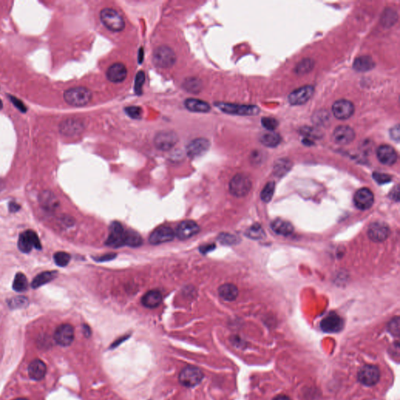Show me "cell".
<instances>
[{
  "mask_svg": "<svg viewBox=\"0 0 400 400\" xmlns=\"http://www.w3.org/2000/svg\"><path fill=\"white\" fill-rule=\"evenodd\" d=\"M92 94L89 89L85 87L71 88L66 90L64 99L68 105L72 107H84L90 103Z\"/></svg>",
  "mask_w": 400,
  "mask_h": 400,
  "instance_id": "cell-1",
  "label": "cell"
},
{
  "mask_svg": "<svg viewBox=\"0 0 400 400\" xmlns=\"http://www.w3.org/2000/svg\"><path fill=\"white\" fill-rule=\"evenodd\" d=\"M46 371V365L41 359H34L28 366V375L35 381H39L45 377Z\"/></svg>",
  "mask_w": 400,
  "mask_h": 400,
  "instance_id": "cell-24",
  "label": "cell"
},
{
  "mask_svg": "<svg viewBox=\"0 0 400 400\" xmlns=\"http://www.w3.org/2000/svg\"><path fill=\"white\" fill-rule=\"evenodd\" d=\"M313 67V61L310 59H305L295 67V72L298 74H305L309 73Z\"/></svg>",
  "mask_w": 400,
  "mask_h": 400,
  "instance_id": "cell-39",
  "label": "cell"
},
{
  "mask_svg": "<svg viewBox=\"0 0 400 400\" xmlns=\"http://www.w3.org/2000/svg\"><path fill=\"white\" fill-rule=\"evenodd\" d=\"M397 21V14L396 12L393 10H387L386 11L384 12L382 18H381V22H382L384 26L389 27V26H393Z\"/></svg>",
  "mask_w": 400,
  "mask_h": 400,
  "instance_id": "cell-40",
  "label": "cell"
},
{
  "mask_svg": "<svg viewBox=\"0 0 400 400\" xmlns=\"http://www.w3.org/2000/svg\"><path fill=\"white\" fill-rule=\"evenodd\" d=\"M291 168V163L288 159H280L279 161L275 163L274 167V174L277 176H283Z\"/></svg>",
  "mask_w": 400,
  "mask_h": 400,
  "instance_id": "cell-37",
  "label": "cell"
},
{
  "mask_svg": "<svg viewBox=\"0 0 400 400\" xmlns=\"http://www.w3.org/2000/svg\"><path fill=\"white\" fill-rule=\"evenodd\" d=\"M377 156L379 161L387 166L395 164L398 158L396 150L388 145H383L378 149Z\"/></svg>",
  "mask_w": 400,
  "mask_h": 400,
  "instance_id": "cell-23",
  "label": "cell"
},
{
  "mask_svg": "<svg viewBox=\"0 0 400 400\" xmlns=\"http://www.w3.org/2000/svg\"><path fill=\"white\" fill-rule=\"evenodd\" d=\"M83 330L85 335H86V337H89L90 334H91V330H90L89 328L87 325H84Z\"/></svg>",
  "mask_w": 400,
  "mask_h": 400,
  "instance_id": "cell-55",
  "label": "cell"
},
{
  "mask_svg": "<svg viewBox=\"0 0 400 400\" xmlns=\"http://www.w3.org/2000/svg\"><path fill=\"white\" fill-rule=\"evenodd\" d=\"M163 301V295L157 290H151L146 292L142 298V304L144 307L154 309L159 307Z\"/></svg>",
  "mask_w": 400,
  "mask_h": 400,
  "instance_id": "cell-25",
  "label": "cell"
},
{
  "mask_svg": "<svg viewBox=\"0 0 400 400\" xmlns=\"http://www.w3.org/2000/svg\"><path fill=\"white\" fill-rule=\"evenodd\" d=\"M389 332L394 335L398 336L400 334V318L399 317L393 319V321L389 323Z\"/></svg>",
  "mask_w": 400,
  "mask_h": 400,
  "instance_id": "cell-48",
  "label": "cell"
},
{
  "mask_svg": "<svg viewBox=\"0 0 400 400\" xmlns=\"http://www.w3.org/2000/svg\"><path fill=\"white\" fill-rule=\"evenodd\" d=\"M176 54L171 47L167 45H160L154 50L153 54V62L157 67H171L176 62Z\"/></svg>",
  "mask_w": 400,
  "mask_h": 400,
  "instance_id": "cell-3",
  "label": "cell"
},
{
  "mask_svg": "<svg viewBox=\"0 0 400 400\" xmlns=\"http://www.w3.org/2000/svg\"><path fill=\"white\" fill-rule=\"evenodd\" d=\"M265 231L263 229L261 224L254 223L253 226H251L249 229L245 232V235L252 239H261L265 237Z\"/></svg>",
  "mask_w": 400,
  "mask_h": 400,
  "instance_id": "cell-36",
  "label": "cell"
},
{
  "mask_svg": "<svg viewBox=\"0 0 400 400\" xmlns=\"http://www.w3.org/2000/svg\"><path fill=\"white\" fill-rule=\"evenodd\" d=\"M218 293L226 301H234L238 297L239 289L233 284H224L219 288Z\"/></svg>",
  "mask_w": 400,
  "mask_h": 400,
  "instance_id": "cell-29",
  "label": "cell"
},
{
  "mask_svg": "<svg viewBox=\"0 0 400 400\" xmlns=\"http://www.w3.org/2000/svg\"><path fill=\"white\" fill-rule=\"evenodd\" d=\"M9 306L11 308H22V307H26L28 303L27 299L23 296H17V297L13 298L9 301Z\"/></svg>",
  "mask_w": 400,
  "mask_h": 400,
  "instance_id": "cell-45",
  "label": "cell"
},
{
  "mask_svg": "<svg viewBox=\"0 0 400 400\" xmlns=\"http://www.w3.org/2000/svg\"><path fill=\"white\" fill-rule=\"evenodd\" d=\"M54 338L60 346H70L74 339V328L69 324L60 325L55 332Z\"/></svg>",
  "mask_w": 400,
  "mask_h": 400,
  "instance_id": "cell-15",
  "label": "cell"
},
{
  "mask_svg": "<svg viewBox=\"0 0 400 400\" xmlns=\"http://www.w3.org/2000/svg\"><path fill=\"white\" fill-rule=\"evenodd\" d=\"M128 70L125 65L116 63L111 65L107 71V79L113 83H121L126 79Z\"/></svg>",
  "mask_w": 400,
  "mask_h": 400,
  "instance_id": "cell-22",
  "label": "cell"
},
{
  "mask_svg": "<svg viewBox=\"0 0 400 400\" xmlns=\"http://www.w3.org/2000/svg\"><path fill=\"white\" fill-rule=\"evenodd\" d=\"M183 88L191 93L197 94L202 89V82L196 77L186 78L183 82Z\"/></svg>",
  "mask_w": 400,
  "mask_h": 400,
  "instance_id": "cell-32",
  "label": "cell"
},
{
  "mask_svg": "<svg viewBox=\"0 0 400 400\" xmlns=\"http://www.w3.org/2000/svg\"><path fill=\"white\" fill-rule=\"evenodd\" d=\"M125 111L131 118L135 119V120H139L142 118V109L140 107H137V106L128 107L125 108Z\"/></svg>",
  "mask_w": 400,
  "mask_h": 400,
  "instance_id": "cell-43",
  "label": "cell"
},
{
  "mask_svg": "<svg viewBox=\"0 0 400 400\" xmlns=\"http://www.w3.org/2000/svg\"><path fill=\"white\" fill-rule=\"evenodd\" d=\"M271 228L276 234L282 236L291 235L294 231V227L290 222L280 218L272 222Z\"/></svg>",
  "mask_w": 400,
  "mask_h": 400,
  "instance_id": "cell-26",
  "label": "cell"
},
{
  "mask_svg": "<svg viewBox=\"0 0 400 400\" xmlns=\"http://www.w3.org/2000/svg\"><path fill=\"white\" fill-rule=\"evenodd\" d=\"M381 372L377 366L367 364L358 371V381L365 386H374L378 382Z\"/></svg>",
  "mask_w": 400,
  "mask_h": 400,
  "instance_id": "cell-7",
  "label": "cell"
},
{
  "mask_svg": "<svg viewBox=\"0 0 400 400\" xmlns=\"http://www.w3.org/2000/svg\"><path fill=\"white\" fill-rule=\"evenodd\" d=\"M100 20L103 25L113 31H121L125 27V20L117 10L105 8L100 12Z\"/></svg>",
  "mask_w": 400,
  "mask_h": 400,
  "instance_id": "cell-2",
  "label": "cell"
},
{
  "mask_svg": "<svg viewBox=\"0 0 400 400\" xmlns=\"http://www.w3.org/2000/svg\"><path fill=\"white\" fill-rule=\"evenodd\" d=\"M2 107H3V103H2V100L0 99V110H2Z\"/></svg>",
  "mask_w": 400,
  "mask_h": 400,
  "instance_id": "cell-57",
  "label": "cell"
},
{
  "mask_svg": "<svg viewBox=\"0 0 400 400\" xmlns=\"http://www.w3.org/2000/svg\"><path fill=\"white\" fill-rule=\"evenodd\" d=\"M220 243H223L224 245H233L237 242V238L235 235L231 234H221L218 237Z\"/></svg>",
  "mask_w": 400,
  "mask_h": 400,
  "instance_id": "cell-46",
  "label": "cell"
},
{
  "mask_svg": "<svg viewBox=\"0 0 400 400\" xmlns=\"http://www.w3.org/2000/svg\"><path fill=\"white\" fill-rule=\"evenodd\" d=\"M175 237V232L172 228L167 226H160L152 232L149 241L152 245H159L169 243Z\"/></svg>",
  "mask_w": 400,
  "mask_h": 400,
  "instance_id": "cell-13",
  "label": "cell"
},
{
  "mask_svg": "<svg viewBox=\"0 0 400 400\" xmlns=\"http://www.w3.org/2000/svg\"><path fill=\"white\" fill-rule=\"evenodd\" d=\"M373 178L375 181H377L378 184H381V185L389 182L392 180V178L389 175L378 173V172L373 174Z\"/></svg>",
  "mask_w": 400,
  "mask_h": 400,
  "instance_id": "cell-47",
  "label": "cell"
},
{
  "mask_svg": "<svg viewBox=\"0 0 400 400\" xmlns=\"http://www.w3.org/2000/svg\"><path fill=\"white\" fill-rule=\"evenodd\" d=\"M273 400H291L289 397L285 395H278L277 397H274Z\"/></svg>",
  "mask_w": 400,
  "mask_h": 400,
  "instance_id": "cell-54",
  "label": "cell"
},
{
  "mask_svg": "<svg viewBox=\"0 0 400 400\" xmlns=\"http://www.w3.org/2000/svg\"><path fill=\"white\" fill-rule=\"evenodd\" d=\"M390 136L391 138H393L396 142L400 141V129L399 125H396V126L393 127V129H391Z\"/></svg>",
  "mask_w": 400,
  "mask_h": 400,
  "instance_id": "cell-50",
  "label": "cell"
},
{
  "mask_svg": "<svg viewBox=\"0 0 400 400\" xmlns=\"http://www.w3.org/2000/svg\"><path fill=\"white\" fill-rule=\"evenodd\" d=\"M146 80V74L143 71L138 72L136 74L135 81H134V91L137 95H142V86L145 83Z\"/></svg>",
  "mask_w": 400,
  "mask_h": 400,
  "instance_id": "cell-42",
  "label": "cell"
},
{
  "mask_svg": "<svg viewBox=\"0 0 400 400\" xmlns=\"http://www.w3.org/2000/svg\"><path fill=\"white\" fill-rule=\"evenodd\" d=\"M154 142L157 150L168 151L176 146L178 142V136L172 131H162L156 134Z\"/></svg>",
  "mask_w": 400,
  "mask_h": 400,
  "instance_id": "cell-8",
  "label": "cell"
},
{
  "mask_svg": "<svg viewBox=\"0 0 400 400\" xmlns=\"http://www.w3.org/2000/svg\"><path fill=\"white\" fill-rule=\"evenodd\" d=\"M354 203L359 210H368L375 202L374 194L369 189L363 188L359 189L354 196Z\"/></svg>",
  "mask_w": 400,
  "mask_h": 400,
  "instance_id": "cell-18",
  "label": "cell"
},
{
  "mask_svg": "<svg viewBox=\"0 0 400 400\" xmlns=\"http://www.w3.org/2000/svg\"><path fill=\"white\" fill-rule=\"evenodd\" d=\"M85 129V124L79 119H67L60 125V132L65 136H75Z\"/></svg>",
  "mask_w": 400,
  "mask_h": 400,
  "instance_id": "cell-20",
  "label": "cell"
},
{
  "mask_svg": "<svg viewBox=\"0 0 400 400\" xmlns=\"http://www.w3.org/2000/svg\"><path fill=\"white\" fill-rule=\"evenodd\" d=\"M203 378L202 371L199 367L193 365L184 367L178 375L179 382L187 388L197 386L202 381Z\"/></svg>",
  "mask_w": 400,
  "mask_h": 400,
  "instance_id": "cell-5",
  "label": "cell"
},
{
  "mask_svg": "<svg viewBox=\"0 0 400 400\" xmlns=\"http://www.w3.org/2000/svg\"><path fill=\"white\" fill-rule=\"evenodd\" d=\"M210 146V142L206 138H196L188 144L186 147L187 155L191 158L198 157L207 152Z\"/></svg>",
  "mask_w": 400,
  "mask_h": 400,
  "instance_id": "cell-19",
  "label": "cell"
},
{
  "mask_svg": "<svg viewBox=\"0 0 400 400\" xmlns=\"http://www.w3.org/2000/svg\"><path fill=\"white\" fill-rule=\"evenodd\" d=\"M143 240L139 234L134 231H126L125 234V245L130 247H138L142 245Z\"/></svg>",
  "mask_w": 400,
  "mask_h": 400,
  "instance_id": "cell-34",
  "label": "cell"
},
{
  "mask_svg": "<svg viewBox=\"0 0 400 400\" xmlns=\"http://www.w3.org/2000/svg\"><path fill=\"white\" fill-rule=\"evenodd\" d=\"M125 234L126 231L120 222H113L110 227L109 236L106 241V245L112 248L124 246L125 245Z\"/></svg>",
  "mask_w": 400,
  "mask_h": 400,
  "instance_id": "cell-10",
  "label": "cell"
},
{
  "mask_svg": "<svg viewBox=\"0 0 400 400\" xmlns=\"http://www.w3.org/2000/svg\"><path fill=\"white\" fill-rule=\"evenodd\" d=\"M375 66L373 59L368 56H363L356 59L354 63V68L356 71L366 72L373 69Z\"/></svg>",
  "mask_w": 400,
  "mask_h": 400,
  "instance_id": "cell-30",
  "label": "cell"
},
{
  "mask_svg": "<svg viewBox=\"0 0 400 400\" xmlns=\"http://www.w3.org/2000/svg\"><path fill=\"white\" fill-rule=\"evenodd\" d=\"M355 136L354 129L350 127L342 125L334 129L333 138L337 144L348 145L354 141Z\"/></svg>",
  "mask_w": 400,
  "mask_h": 400,
  "instance_id": "cell-21",
  "label": "cell"
},
{
  "mask_svg": "<svg viewBox=\"0 0 400 400\" xmlns=\"http://www.w3.org/2000/svg\"><path fill=\"white\" fill-rule=\"evenodd\" d=\"M261 123L263 127L269 132H274L278 126V121L272 117H264Z\"/></svg>",
  "mask_w": 400,
  "mask_h": 400,
  "instance_id": "cell-44",
  "label": "cell"
},
{
  "mask_svg": "<svg viewBox=\"0 0 400 400\" xmlns=\"http://www.w3.org/2000/svg\"><path fill=\"white\" fill-rule=\"evenodd\" d=\"M185 106L186 109L192 111V112L207 113L211 109L209 103L200 100V99H193V98L187 99L185 101Z\"/></svg>",
  "mask_w": 400,
  "mask_h": 400,
  "instance_id": "cell-28",
  "label": "cell"
},
{
  "mask_svg": "<svg viewBox=\"0 0 400 400\" xmlns=\"http://www.w3.org/2000/svg\"><path fill=\"white\" fill-rule=\"evenodd\" d=\"M281 140H282L281 136L275 132H269V133H265L261 138V142H262L264 146L271 148L278 146L281 142Z\"/></svg>",
  "mask_w": 400,
  "mask_h": 400,
  "instance_id": "cell-33",
  "label": "cell"
},
{
  "mask_svg": "<svg viewBox=\"0 0 400 400\" xmlns=\"http://www.w3.org/2000/svg\"><path fill=\"white\" fill-rule=\"evenodd\" d=\"M117 257V255L113 254V253H110V254H106L104 256H102L100 257H97L95 261H112L113 259H114L115 257Z\"/></svg>",
  "mask_w": 400,
  "mask_h": 400,
  "instance_id": "cell-52",
  "label": "cell"
},
{
  "mask_svg": "<svg viewBox=\"0 0 400 400\" xmlns=\"http://www.w3.org/2000/svg\"><path fill=\"white\" fill-rule=\"evenodd\" d=\"M142 60H143V49H140L139 51V57H138V62L139 64L142 62Z\"/></svg>",
  "mask_w": 400,
  "mask_h": 400,
  "instance_id": "cell-56",
  "label": "cell"
},
{
  "mask_svg": "<svg viewBox=\"0 0 400 400\" xmlns=\"http://www.w3.org/2000/svg\"><path fill=\"white\" fill-rule=\"evenodd\" d=\"M368 236L371 241L381 243L388 239L390 235V228L384 222H374L368 228Z\"/></svg>",
  "mask_w": 400,
  "mask_h": 400,
  "instance_id": "cell-12",
  "label": "cell"
},
{
  "mask_svg": "<svg viewBox=\"0 0 400 400\" xmlns=\"http://www.w3.org/2000/svg\"><path fill=\"white\" fill-rule=\"evenodd\" d=\"M274 189H275V183L274 181L268 182L261 192V200L265 202H270L272 200V197L274 196Z\"/></svg>",
  "mask_w": 400,
  "mask_h": 400,
  "instance_id": "cell-38",
  "label": "cell"
},
{
  "mask_svg": "<svg viewBox=\"0 0 400 400\" xmlns=\"http://www.w3.org/2000/svg\"><path fill=\"white\" fill-rule=\"evenodd\" d=\"M215 249V245L214 244H208V245H202L200 246V250L202 254H206L209 252H211Z\"/></svg>",
  "mask_w": 400,
  "mask_h": 400,
  "instance_id": "cell-51",
  "label": "cell"
},
{
  "mask_svg": "<svg viewBox=\"0 0 400 400\" xmlns=\"http://www.w3.org/2000/svg\"><path fill=\"white\" fill-rule=\"evenodd\" d=\"M10 101H11L12 103H14V105H15V107H17V108H18V110H20V111H22V112H23V113L26 112L27 109H26L25 106L23 105V103H22V102L21 101L20 99H16V98L14 97V96H10Z\"/></svg>",
  "mask_w": 400,
  "mask_h": 400,
  "instance_id": "cell-49",
  "label": "cell"
},
{
  "mask_svg": "<svg viewBox=\"0 0 400 400\" xmlns=\"http://www.w3.org/2000/svg\"><path fill=\"white\" fill-rule=\"evenodd\" d=\"M40 204L45 210L53 211L57 209L59 202L57 197L49 191H44L39 197Z\"/></svg>",
  "mask_w": 400,
  "mask_h": 400,
  "instance_id": "cell-27",
  "label": "cell"
},
{
  "mask_svg": "<svg viewBox=\"0 0 400 400\" xmlns=\"http://www.w3.org/2000/svg\"><path fill=\"white\" fill-rule=\"evenodd\" d=\"M355 107L346 99H340L333 104V112L334 117L339 120H347L354 114Z\"/></svg>",
  "mask_w": 400,
  "mask_h": 400,
  "instance_id": "cell-16",
  "label": "cell"
},
{
  "mask_svg": "<svg viewBox=\"0 0 400 400\" xmlns=\"http://www.w3.org/2000/svg\"><path fill=\"white\" fill-rule=\"evenodd\" d=\"M27 400V399H25V398H18V399H15V400Z\"/></svg>",
  "mask_w": 400,
  "mask_h": 400,
  "instance_id": "cell-58",
  "label": "cell"
},
{
  "mask_svg": "<svg viewBox=\"0 0 400 400\" xmlns=\"http://www.w3.org/2000/svg\"><path fill=\"white\" fill-rule=\"evenodd\" d=\"M28 287V282H27V278L23 273H18L16 274L15 278H14V282H13V289L16 291H26Z\"/></svg>",
  "mask_w": 400,
  "mask_h": 400,
  "instance_id": "cell-35",
  "label": "cell"
},
{
  "mask_svg": "<svg viewBox=\"0 0 400 400\" xmlns=\"http://www.w3.org/2000/svg\"><path fill=\"white\" fill-rule=\"evenodd\" d=\"M216 107L228 114L253 116L258 114L260 108L253 105H239L234 103H216Z\"/></svg>",
  "mask_w": 400,
  "mask_h": 400,
  "instance_id": "cell-6",
  "label": "cell"
},
{
  "mask_svg": "<svg viewBox=\"0 0 400 400\" xmlns=\"http://www.w3.org/2000/svg\"><path fill=\"white\" fill-rule=\"evenodd\" d=\"M200 231V226L196 222L186 220L179 223L175 235L180 240H186L197 235Z\"/></svg>",
  "mask_w": 400,
  "mask_h": 400,
  "instance_id": "cell-17",
  "label": "cell"
},
{
  "mask_svg": "<svg viewBox=\"0 0 400 400\" xmlns=\"http://www.w3.org/2000/svg\"><path fill=\"white\" fill-rule=\"evenodd\" d=\"M57 276L56 271H45L42 272L41 274H38L33 281L31 282V287L33 289H38L44 286L45 284L49 283L51 281H53Z\"/></svg>",
  "mask_w": 400,
  "mask_h": 400,
  "instance_id": "cell-31",
  "label": "cell"
},
{
  "mask_svg": "<svg viewBox=\"0 0 400 400\" xmlns=\"http://www.w3.org/2000/svg\"><path fill=\"white\" fill-rule=\"evenodd\" d=\"M20 207H21V206H20L19 204H18L15 202H10V205H9V209H10V211L13 212V213L18 211Z\"/></svg>",
  "mask_w": 400,
  "mask_h": 400,
  "instance_id": "cell-53",
  "label": "cell"
},
{
  "mask_svg": "<svg viewBox=\"0 0 400 400\" xmlns=\"http://www.w3.org/2000/svg\"><path fill=\"white\" fill-rule=\"evenodd\" d=\"M313 92L314 88L313 86H307L299 88L297 89L291 91L289 95V102L291 105H303L309 101V99L313 96Z\"/></svg>",
  "mask_w": 400,
  "mask_h": 400,
  "instance_id": "cell-14",
  "label": "cell"
},
{
  "mask_svg": "<svg viewBox=\"0 0 400 400\" xmlns=\"http://www.w3.org/2000/svg\"><path fill=\"white\" fill-rule=\"evenodd\" d=\"M53 260L57 266L63 267H66L70 263V256L69 253L65 252H57L53 256Z\"/></svg>",
  "mask_w": 400,
  "mask_h": 400,
  "instance_id": "cell-41",
  "label": "cell"
},
{
  "mask_svg": "<svg viewBox=\"0 0 400 400\" xmlns=\"http://www.w3.org/2000/svg\"><path fill=\"white\" fill-rule=\"evenodd\" d=\"M252 188L250 178L243 174L235 175L229 183V191L234 197L241 198L249 194Z\"/></svg>",
  "mask_w": 400,
  "mask_h": 400,
  "instance_id": "cell-4",
  "label": "cell"
},
{
  "mask_svg": "<svg viewBox=\"0 0 400 400\" xmlns=\"http://www.w3.org/2000/svg\"><path fill=\"white\" fill-rule=\"evenodd\" d=\"M344 322L339 315L332 312L323 319L320 324L321 330L326 333H339L343 329Z\"/></svg>",
  "mask_w": 400,
  "mask_h": 400,
  "instance_id": "cell-11",
  "label": "cell"
},
{
  "mask_svg": "<svg viewBox=\"0 0 400 400\" xmlns=\"http://www.w3.org/2000/svg\"><path fill=\"white\" fill-rule=\"evenodd\" d=\"M18 249L22 253H28L32 250L33 248L37 249H42L41 243L39 240V236L35 231L27 230L21 234L18 239Z\"/></svg>",
  "mask_w": 400,
  "mask_h": 400,
  "instance_id": "cell-9",
  "label": "cell"
}]
</instances>
